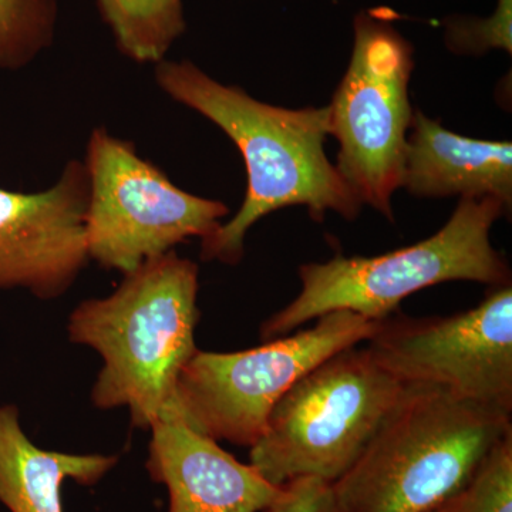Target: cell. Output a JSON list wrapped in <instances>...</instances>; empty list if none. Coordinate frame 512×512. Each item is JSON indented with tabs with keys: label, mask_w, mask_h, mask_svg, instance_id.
<instances>
[{
	"label": "cell",
	"mask_w": 512,
	"mask_h": 512,
	"mask_svg": "<svg viewBox=\"0 0 512 512\" xmlns=\"http://www.w3.org/2000/svg\"><path fill=\"white\" fill-rule=\"evenodd\" d=\"M156 82L175 103L220 127L247 167L244 202L231 220L201 239L202 261L239 264L249 229L282 208L301 205L316 221L325 220L329 211L346 220L360 214L362 204L325 153L329 106H271L217 82L188 60L157 63Z\"/></svg>",
	"instance_id": "obj_1"
},
{
	"label": "cell",
	"mask_w": 512,
	"mask_h": 512,
	"mask_svg": "<svg viewBox=\"0 0 512 512\" xmlns=\"http://www.w3.org/2000/svg\"><path fill=\"white\" fill-rule=\"evenodd\" d=\"M198 265L177 252L148 259L106 298L76 306L67 333L99 353L93 384L97 409H127L150 430L174 404L181 370L197 352Z\"/></svg>",
	"instance_id": "obj_2"
},
{
	"label": "cell",
	"mask_w": 512,
	"mask_h": 512,
	"mask_svg": "<svg viewBox=\"0 0 512 512\" xmlns=\"http://www.w3.org/2000/svg\"><path fill=\"white\" fill-rule=\"evenodd\" d=\"M511 414L429 384H404L362 456L336 483L340 512H437L468 484Z\"/></svg>",
	"instance_id": "obj_3"
},
{
	"label": "cell",
	"mask_w": 512,
	"mask_h": 512,
	"mask_svg": "<svg viewBox=\"0 0 512 512\" xmlns=\"http://www.w3.org/2000/svg\"><path fill=\"white\" fill-rule=\"evenodd\" d=\"M507 211L494 197H464L439 232L410 247L370 258L338 255L328 262L302 265L301 292L265 320L261 338H282L336 311L380 322L393 316L413 293L444 282L510 285V266L490 239L495 221Z\"/></svg>",
	"instance_id": "obj_4"
},
{
	"label": "cell",
	"mask_w": 512,
	"mask_h": 512,
	"mask_svg": "<svg viewBox=\"0 0 512 512\" xmlns=\"http://www.w3.org/2000/svg\"><path fill=\"white\" fill-rule=\"evenodd\" d=\"M403 386L367 348L340 350L276 403L249 464L276 487L299 478L336 483L362 456Z\"/></svg>",
	"instance_id": "obj_5"
},
{
	"label": "cell",
	"mask_w": 512,
	"mask_h": 512,
	"mask_svg": "<svg viewBox=\"0 0 512 512\" xmlns=\"http://www.w3.org/2000/svg\"><path fill=\"white\" fill-rule=\"evenodd\" d=\"M380 322L336 311L320 316L311 329L258 348L231 353L197 349L181 370L171 409L212 440L251 448L293 384L340 350L372 338Z\"/></svg>",
	"instance_id": "obj_6"
},
{
	"label": "cell",
	"mask_w": 512,
	"mask_h": 512,
	"mask_svg": "<svg viewBox=\"0 0 512 512\" xmlns=\"http://www.w3.org/2000/svg\"><path fill=\"white\" fill-rule=\"evenodd\" d=\"M83 163L90 183L87 252L111 271L130 274L190 238L204 239L228 215L224 202L181 190L106 127L94 128Z\"/></svg>",
	"instance_id": "obj_7"
},
{
	"label": "cell",
	"mask_w": 512,
	"mask_h": 512,
	"mask_svg": "<svg viewBox=\"0 0 512 512\" xmlns=\"http://www.w3.org/2000/svg\"><path fill=\"white\" fill-rule=\"evenodd\" d=\"M413 47L382 12L360 13L348 70L329 106V136L339 143L336 168L360 204L393 221L402 187L413 110Z\"/></svg>",
	"instance_id": "obj_8"
},
{
	"label": "cell",
	"mask_w": 512,
	"mask_h": 512,
	"mask_svg": "<svg viewBox=\"0 0 512 512\" xmlns=\"http://www.w3.org/2000/svg\"><path fill=\"white\" fill-rule=\"evenodd\" d=\"M366 346L403 384H429L512 414V286L491 288L476 308L437 318H389Z\"/></svg>",
	"instance_id": "obj_9"
},
{
	"label": "cell",
	"mask_w": 512,
	"mask_h": 512,
	"mask_svg": "<svg viewBox=\"0 0 512 512\" xmlns=\"http://www.w3.org/2000/svg\"><path fill=\"white\" fill-rule=\"evenodd\" d=\"M89 194V173L76 158L46 190L0 187V289H26L50 301L72 288L90 261Z\"/></svg>",
	"instance_id": "obj_10"
},
{
	"label": "cell",
	"mask_w": 512,
	"mask_h": 512,
	"mask_svg": "<svg viewBox=\"0 0 512 512\" xmlns=\"http://www.w3.org/2000/svg\"><path fill=\"white\" fill-rule=\"evenodd\" d=\"M147 470L170 495L168 512H262L284 487L265 480L174 409L151 427Z\"/></svg>",
	"instance_id": "obj_11"
},
{
	"label": "cell",
	"mask_w": 512,
	"mask_h": 512,
	"mask_svg": "<svg viewBox=\"0 0 512 512\" xmlns=\"http://www.w3.org/2000/svg\"><path fill=\"white\" fill-rule=\"evenodd\" d=\"M402 187L416 197H494L512 204V144L460 136L413 113Z\"/></svg>",
	"instance_id": "obj_12"
},
{
	"label": "cell",
	"mask_w": 512,
	"mask_h": 512,
	"mask_svg": "<svg viewBox=\"0 0 512 512\" xmlns=\"http://www.w3.org/2000/svg\"><path fill=\"white\" fill-rule=\"evenodd\" d=\"M117 463L114 454L42 450L20 427L18 407L0 406V503L10 512H63L64 481L97 484Z\"/></svg>",
	"instance_id": "obj_13"
},
{
	"label": "cell",
	"mask_w": 512,
	"mask_h": 512,
	"mask_svg": "<svg viewBox=\"0 0 512 512\" xmlns=\"http://www.w3.org/2000/svg\"><path fill=\"white\" fill-rule=\"evenodd\" d=\"M116 46L137 63L165 60L184 35L183 0H97Z\"/></svg>",
	"instance_id": "obj_14"
},
{
	"label": "cell",
	"mask_w": 512,
	"mask_h": 512,
	"mask_svg": "<svg viewBox=\"0 0 512 512\" xmlns=\"http://www.w3.org/2000/svg\"><path fill=\"white\" fill-rule=\"evenodd\" d=\"M57 0H0V70L25 69L52 46Z\"/></svg>",
	"instance_id": "obj_15"
},
{
	"label": "cell",
	"mask_w": 512,
	"mask_h": 512,
	"mask_svg": "<svg viewBox=\"0 0 512 512\" xmlns=\"http://www.w3.org/2000/svg\"><path fill=\"white\" fill-rule=\"evenodd\" d=\"M437 512H512V431L495 444L466 487Z\"/></svg>",
	"instance_id": "obj_16"
},
{
	"label": "cell",
	"mask_w": 512,
	"mask_h": 512,
	"mask_svg": "<svg viewBox=\"0 0 512 512\" xmlns=\"http://www.w3.org/2000/svg\"><path fill=\"white\" fill-rule=\"evenodd\" d=\"M512 0H498V8L490 19L453 20L447 23V43L454 52L480 53L503 49L511 53Z\"/></svg>",
	"instance_id": "obj_17"
},
{
	"label": "cell",
	"mask_w": 512,
	"mask_h": 512,
	"mask_svg": "<svg viewBox=\"0 0 512 512\" xmlns=\"http://www.w3.org/2000/svg\"><path fill=\"white\" fill-rule=\"evenodd\" d=\"M262 512H340L332 484L299 478L284 485L281 497Z\"/></svg>",
	"instance_id": "obj_18"
}]
</instances>
